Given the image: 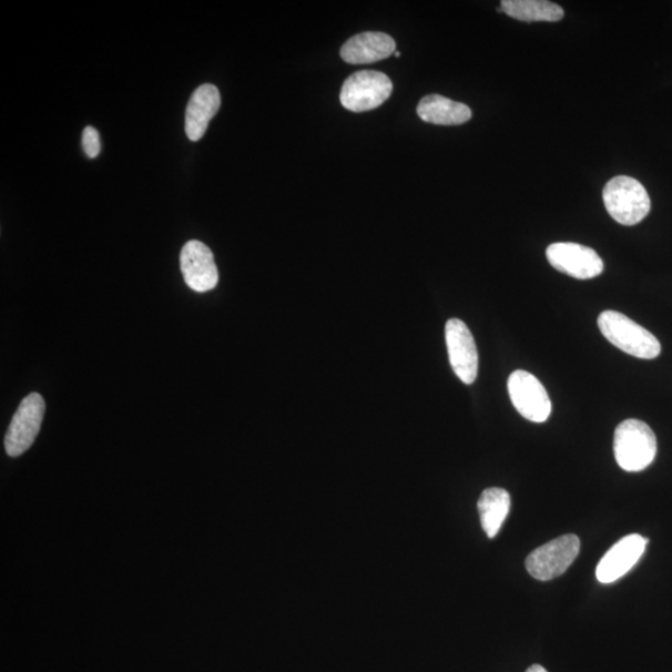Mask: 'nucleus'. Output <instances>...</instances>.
Returning <instances> with one entry per match:
<instances>
[{"label":"nucleus","instance_id":"obj_1","mask_svg":"<svg viewBox=\"0 0 672 672\" xmlns=\"http://www.w3.org/2000/svg\"><path fill=\"white\" fill-rule=\"evenodd\" d=\"M658 452L656 436L650 426L637 419L621 422L614 435V455L620 468L640 472L654 462Z\"/></svg>","mask_w":672,"mask_h":672},{"label":"nucleus","instance_id":"obj_2","mask_svg":"<svg viewBox=\"0 0 672 672\" xmlns=\"http://www.w3.org/2000/svg\"><path fill=\"white\" fill-rule=\"evenodd\" d=\"M598 325L607 340L618 349L639 359H655L661 353L656 336L627 315L607 310L599 315Z\"/></svg>","mask_w":672,"mask_h":672},{"label":"nucleus","instance_id":"obj_3","mask_svg":"<svg viewBox=\"0 0 672 672\" xmlns=\"http://www.w3.org/2000/svg\"><path fill=\"white\" fill-rule=\"evenodd\" d=\"M603 200L609 215L623 226H635L651 208L645 187L629 176L610 180L604 187Z\"/></svg>","mask_w":672,"mask_h":672},{"label":"nucleus","instance_id":"obj_4","mask_svg":"<svg viewBox=\"0 0 672 672\" xmlns=\"http://www.w3.org/2000/svg\"><path fill=\"white\" fill-rule=\"evenodd\" d=\"M393 83L380 71H358L345 80L342 88V105L353 112L370 111L379 108L390 98Z\"/></svg>","mask_w":672,"mask_h":672},{"label":"nucleus","instance_id":"obj_5","mask_svg":"<svg viewBox=\"0 0 672 672\" xmlns=\"http://www.w3.org/2000/svg\"><path fill=\"white\" fill-rule=\"evenodd\" d=\"M580 551L579 538L574 534H566L553 539L539 547L527 557L526 567L528 573L537 580H552L567 572L573 564Z\"/></svg>","mask_w":672,"mask_h":672},{"label":"nucleus","instance_id":"obj_6","mask_svg":"<svg viewBox=\"0 0 672 672\" xmlns=\"http://www.w3.org/2000/svg\"><path fill=\"white\" fill-rule=\"evenodd\" d=\"M45 401L42 395L30 394L20 403L6 435V450L10 457H19L34 444L42 427Z\"/></svg>","mask_w":672,"mask_h":672},{"label":"nucleus","instance_id":"obj_7","mask_svg":"<svg viewBox=\"0 0 672 672\" xmlns=\"http://www.w3.org/2000/svg\"><path fill=\"white\" fill-rule=\"evenodd\" d=\"M508 393L516 410L525 419L542 424L551 416V399L542 383L534 375L525 370H516L509 376Z\"/></svg>","mask_w":672,"mask_h":672},{"label":"nucleus","instance_id":"obj_8","mask_svg":"<svg viewBox=\"0 0 672 672\" xmlns=\"http://www.w3.org/2000/svg\"><path fill=\"white\" fill-rule=\"evenodd\" d=\"M546 254L553 268L577 279H592L604 271V262L599 254L582 244L553 243L547 248Z\"/></svg>","mask_w":672,"mask_h":672},{"label":"nucleus","instance_id":"obj_9","mask_svg":"<svg viewBox=\"0 0 672 672\" xmlns=\"http://www.w3.org/2000/svg\"><path fill=\"white\" fill-rule=\"evenodd\" d=\"M445 333L452 370L464 384H474L478 374V353L471 330L462 320L450 319Z\"/></svg>","mask_w":672,"mask_h":672},{"label":"nucleus","instance_id":"obj_10","mask_svg":"<svg viewBox=\"0 0 672 672\" xmlns=\"http://www.w3.org/2000/svg\"><path fill=\"white\" fill-rule=\"evenodd\" d=\"M181 271L189 287L198 293L210 292L218 284V269L212 251L205 243L190 241L181 251Z\"/></svg>","mask_w":672,"mask_h":672},{"label":"nucleus","instance_id":"obj_11","mask_svg":"<svg viewBox=\"0 0 672 672\" xmlns=\"http://www.w3.org/2000/svg\"><path fill=\"white\" fill-rule=\"evenodd\" d=\"M648 539L639 534H630L621 538L597 567V578L600 583L610 584L624 577L643 557Z\"/></svg>","mask_w":672,"mask_h":672},{"label":"nucleus","instance_id":"obj_12","mask_svg":"<svg viewBox=\"0 0 672 672\" xmlns=\"http://www.w3.org/2000/svg\"><path fill=\"white\" fill-rule=\"evenodd\" d=\"M396 52L395 40L385 33L368 32L355 35L346 42L340 55L352 65L373 64L388 59Z\"/></svg>","mask_w":672,"mask_h":672},{"label":"nucleus","instance_id":"obj_13","mask_svg":"<svg viewBox=\"0 0 672 672\" xmlns=\"http://www.w3.org/2000/svg\"><path fill=\"white\" fill-rule=\"evenodd\" d=\"M221 106L220 90L212 84L201 85L192 94L186 110V134L191 141L205 136L210 122Z\"/></svg>","mask_w":672,"mask_h":672},{"label":"nucleus","instance_id":"obj_14","mask_svg":"<svg viewBox=\"0 0 672 672\" xmlns=\"http://www.w3.org/2000/svg\"><path fill=\"white\" fill-rule=\"evenodd\" d=\"M417 115L429 124L454 126L466 124L472 118L470 108L441 95H427L417 106Z\"/></svg>","mask_w":672,"mask_h":672},{"label":"nucleus","instance_id":"obj_15","mask_svg":"<svg viewBox=\"0 0 672 672\" xmlns=\"http://www.w3.org/2000/svg\"><path fill=\"white\" fill-rule=\"evenodd\" d=\"M511 509V496L503 488H488L478 501L481 525L485 533L495 538L506 521Z\"/></svg>","mask_w":672,"mask_h":672},{"label":"nucleus","instance_id":"obj_16","mask_svg":"<svg viewBox=\"0 0 672 672\" xmlns=\"http://www.w3.org/2000/svg\"><path fill=\"white\" fill-rule=\"evenodd\" d=\"M502 13L521 22H559L564 17L562 7L547 0H502Z\"/></svg>","mask_w":672,"mask_h":672},{"label":"nucleus","instance_id":"obj_17","mask_svg":"<svg viewBox=\"0 0 672 672\" xmlns=\"http://www.w3.org/2000/svg\"><path fill=\"white\" fill-rule=\"evenodd\" d=\"M83 149L89 159H95L101 151L99 132L93 126H88L83 132Z\"/></svg>","mask_w":672,"mask_h":672},{"label":"nucleus","instance_id":"obj_18","mask_svg":"<svg viewBox=\"0 0 672 672\" xmlns=\"http://www.w3.org/2000/svg\"><path fill=\"white\" fill-rule=\"evenodd\" d=\"M526 672H548V671L541 665H532Z\"/></svg>","mask_w":672,"mask_h":672},{"label":"nucleus","instance_id":"obj_19","mask_svg":"<svg viewBox=\"0 0 672 672\" xmlns=\"http://www.w3.org/2000/svg\"><path fill=\"white\" fill-rule=\"evenodd\" d=\"M395 57H396V58H400V57H401V53H400V52H395Z\"/></svg>","mask_w":672,"mask_h":672}]
</instances>
